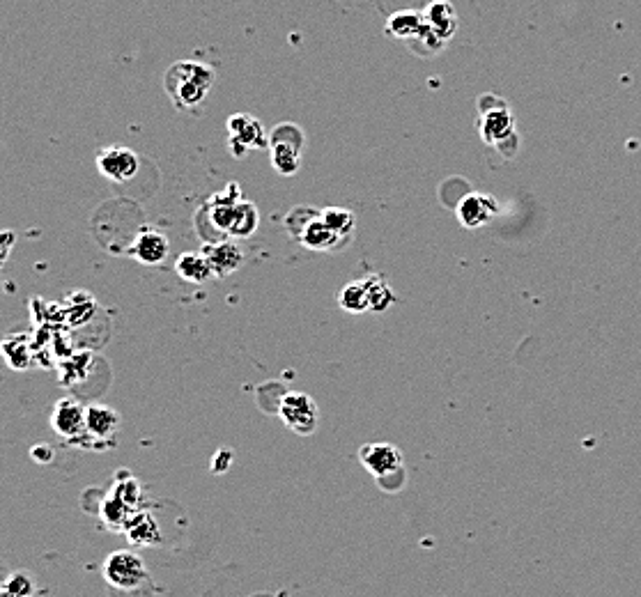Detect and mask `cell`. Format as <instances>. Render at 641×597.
<instances>
[{
  "mask_svg": "<svg viewBox=\"0 0 641 597\" xmlns=\"http://www.w3.org/2000/svg\"><path fill=\"white\" fill-rule=\"evenodd\" d=\"M168 239L161 235L157 230H143L141 235L134 239V244H131L129 253L134 255L138 262H143V265H159V262H164L168 258Z\"/></svg>",
  "mask_w": 641,
  "mask_h": 597,
  "instance_id": "9c48e42d",
  "label": "cell"
},
{
  "mask_svg": "<svg viewBox=\"0 0 641 597\" xmlns=\"http://www.w3.org/2000/svg\"><path fill=\"white\" fill-rule=\"evenodd\" d=\"M120 425V416L118 412H113L111 407L106 405H92L86 414V432H90L92 437L99 439H108L118 432Z\"/></svg>",
  "mask_w": 641,
  "mask_h": 597,
  "instance_id": "2e32d148",
  "label": "cell"
},
{
  "mask_svg": "<svg viewBox=\"0 0 641 597\" xmlns=\"http://www.w3.org/2000/svg\"><path fill=\"white\" fill-rule=\"evenodd\" d=\"M366 285V292H368V299H370V308L377 310V313H382V310L389 308L393 301V292L389 285L384 283L382 276H370L364 281Z\"/></svg>",
  "mask_w": 641,
  "mask_h": 597,
  "instance_id": "ffe728a7",
  "label": "cell"
},
{
  "mask_svg": "<svg viewBox=\"0 0 641 597\" xmlns=\"http://www.w3.org/2000/svg\"><path fill=\"white\" fill-rule=\"evenodd\" d=\"M104 579L113 588L131 591V588H138L148 579V568H145V561L136 552L118 549L104 561Z\"/></svg>",
  "mask_w": 641,
  "mask_h": 597,
  "instance_id": "277c9868",
  "label": "cell"
},
{
  "mask_svg": "<svg viewBox=\"0 0 641 597\" xmlns=\"http://www.w3.org/2000/svg\"><path fill=\"white\" fill-rule=\"evenodd\" d=\"M30 455H33L35 462H40V464H49L53 460V451L49 446H35L33 451H30Z\"/></svg>",
  "mask_w": 641,
  "mask_h": 597,
  "instance_id": "cb8c5ba5",
  "label": "cell"
},
{
  "mask_svg": "<svg viewBox=\"0 0 641 597\" xmlns=\"http://www.w3.org/2000/svg\"><path fill=\"white\" fill-rule=\"evenodd\" d=\"M214 85L212 67L203 62L182 60L166 72V90L177 108H196L205 102Z\"/></svg>",
  "mask_w": 641,
  "mask_h": 597,
  "instance_id": "6da1fadb",
  "label": "cell"
},
{
  "mask_svg": "<svg viewBox=\"0 0 641 597\" xmlns=\"http://www.w3.org/2000/svg\"><path fill=\"white\" fill-rule=\"evenodd\" d=\"M423 21H426V26L442 42L451 40L455 30H458V12H455V7L451 3H444V0H437V3H432L428 7Z\"/></svg>",
  "mask_w": 641,
  "mask_h": 597,
  "instance_id": "8fae6325",
  "label": "cell"
},
{
  "mask_svg": "<svg viewBox=\"0 0 641 597\" xmlns=\"http://www.w3.org/2000/svg\"><path fill=\"white\" fill-rule=\"evenodd\" d=\"M228 136L230 147H233L235 157H242L246 150H256L267 141L265 129L258 118L249 113H235L228 118Z\"/></svg>",
  "mask_w": 641,
  "mask_h": 597,
  "instance_id": "52a82bcc",
  "label": "cell"
},
{
  "mask_svg": "<svg viewBox=\"0 0 641 597\" xmlns=\"http://www.w3.org/2000/svg\"><path fill=\"white\" fill-rule=\"evenodd\" d=\"M299 143H290L281 131L272 138V164L281 175H295L299 170Z\"/></svg>",
  "mask_w": 641,
  "mask_h": 597,
  "instance_id": "5bb4252c",
  "label": "cell"
},
{
  "mask_svg": "<svg viewBox=\"0 0 641 597\" xmlns=\"http://www.w3.org/2000/svg\"><path fill=\"white\" fill-rule=\"evenodd\" d=\"M35 595V581L30 579L26 572H17L5 581L0 588V597H33Z\"/></svg>",
  "mask_w": 641,
  "mask_h": 597,
  "instance_id": "603a6c76",
  "label": "cell"
},
{
  "mask_svg": "<svg viewBox=\"0 0 641 597\" xmlns=\"http://www.w3.org/2000/svg\"><path fill=\"white\" fill-rule=\"evenodd\" d=\"M338 304H341L345 310H350V313H364V310L370 308L366 285L364 283L347 285V288H343V292L338 294Z\"/></svg>",
  "mask_w": 641,
  "mask_h": 597,
  "instance_id": "44dd1931",
  "label": "cell"
},
{
  "mask_svg": "<svg viewBox=\"0 0 641 597\" xmlns=\"http://www.w3.org/2000/svg\"><path fill=\"white\" fill-rule=\"evenodd\" d=\"M127 536L136 542V545H152L159 542V526L150 515H131L127 522Z\"/></svg>",
  "mask_w": 641,
  "mask_h": 597,
  "instance_id": "ac0fdd59",
  "label": "cell"
},
{
  "mask_svg": "<svg viewBox=\"0 0 641 597\" xmlns=\"http://www.w3.org/2000/svg\"><path fill=\"white\" fill-rule=\"evenodd\" d=\"M138 166H141L138 154L127 150V147H122V145L106 147V150L99 152V157H97L99 173H102L106 180H111V182L134 180V177L138 175Z\"/></svg>",
  "mask_w": 641,
  "mask_h": 597,
  "instance_id": "8992f818",
  "label": "cell"
},
{
  "mask_svg": "<svg viewBox=\"0 0 641 597\" xmlns=\"http://www.w3.org/2000/svg\"><path fill=\"white\" fill-rule=\"evenodd\" d=\"M14 244V235L12 232H3V235H0V265H3V262L7 260V253H10V248Z\"/></svg>",
  "mask_w": 641,
  "mask_h": 597,
  "instance_id": "d4e9b609",
  "label": "cell"
},
{
  "mask_svg": "<svg viewBox=\"0 0 641 597\" xmlns=\"http://www.w3.org/2000/svg\"><path fill=\"white\" fill-rule=\"evenodd\" d=\"M359 460L377 478L386 492H398L405 485L403 453L393 444H366L361 446Z\"/></svg>",
  "mask_w": 641,
  "mask_h": 597,
  "instance_id": "7a4b0ae2",
  "label": "cell"
},
{
  "mask_svg": "<svg viewBox=\"0 0 641 597\" xmlns=\"http://www.w3.org/2000/svg\"><path fill=\"white\" fill-rule=\"evenodd\" d=\"M513 134V115L508 108L501 104L497 108L485 111L481 120V136L488 143H501L506 136Z\"/></svg>",
  "mask_w": 641,
  "mask_h": 597,
  "instance_id": "4fadbf2b",
  "label": "cell"
},
{
  "mask_svg": "<svg viewBox=\"0 0 641 597\" xmlns=\"http://www.w3.org/2000/svg\"><path fill=\"white\" fill-rule=\"evenodd\" d=\"M322 219L341 239H347L354 232V216L347 209H324Z\"/></svg>",
  "mask_w": 641,
  "mask_h": 597,
  "instance_id": "7402d4cb",
  "label": "cell"
},
{
  "mask_svg": "<svg viewBox=\"0 0 641 597\" xmlns=\"http://www.w3.org/2000/svg\"><path fill=\"white\" fill-rule=\"evenodd\" d=\"M235 184H230V189L221 196L214 198L212 205V221L216 228H221L226 235L233 237H249L253 230L258 228V209L253 203L246 200L230 198Z\"/></svg>",
  "mask_w": 641,
  "mask_h": 597,
  "instance_id": "3957f363",
  "label": "cell"
},
{
  "mask_svg": "<svg viewBox=\"0 0 641 597\" xmlns=\"http://www.w3.org/2000/svg\"><path fill=\"white\" fill-rule=\"evenodd\" d=\"M423 28H426V21H423L421 14H416V12L393 14V17L389 19V26H386V30H389L391 35L400 37V40H403V37L421 35Z\"/></svg>",
  "mask_w": 641,
  "mask_h": 597,
  "instance_id": "d6986e66",
  "label": "cell"
},
{
  "mask_svg": "<svg viewBox=\"0 0 641 597\" xmlns=\"http://www.w3.org/2000/svg\"><path fill=\"white\" fill-rule=\"evenodd\" d=\"M86 414L88 409L79 405L76 400H58L51 416V428L53 432L60 434V437L76 439L79 434L86 432Z\"/></svg>",
  "mask_w": 641,
  "mask_h": 597,
  "instance_id": "ba28073f",
  "label": "cell"
},
{
  "mask_svg": "<svg viewBox=\"0 0 641 597\" xmlns=\"http://www.w3.org/2000/svg\"><path fill=\"white\" fill-rule=\"evenodd\" d=\"M207 262H210L212 274L214 276H228L233 271L239 269V265L244 262V253L242 248L233 242H221V244H212L203 248Z\"/></svg>",
  "mask_w": 641,
  "mask_h": 597,
  "instance_id": "30bf717a",
  "label": "cell"
},
{
  "mask_svg": "<svg viewBox=\"0 0 641 597\" xmlns=\"http://www.w3.org/2000/svg\"><path fill=\"white\" fill-rule=\"evenodd\" d=\"M494 212H497V203H494L490 196H481V193H471V196L462 200L458 207L462 226L467 228L483 226V223H488V219Z\"/></svg>",
  "mask_w": 641,
  "mask_h": 597,
  "instance_id": "7c38bea8",
  "label": "cell"
},
{
  "mask_svg": "<svg viewBox=\"0 0 641 597\" xmlns=\"http://www.w3.org/2000/svg\"><path fill=\"white\" fill-rule=\"evenodd\" d=\"M278 416L281 421L288 425L292 432L301 434V437H308L318 430V421H320V412L318 405L311 395L306 393H288L283 395L281 405H278Z\"/></svg>",
  "mask_w": 641,
  "mask_h": 597,
  "instance_id": "5b68a950",
  "label": "cell"
},
{
  "mask_svg": "<svg viewBox=\"0 0 641 597\" xmlns=\"http://www.w3.org/2000/svg\"><path fill=\"white\" fill-rule=\"evenodd\" d=\"M175 271L187 283H205L207 278L214 276L205 253H182L175 262Z\"/></svg>",
  "mask_w": 641,
  "mask_h": 597,
  "instance_id": "e0dca14e",
  "label": "cell"
},
{
  "mask_svg": "<svg viewBox=\"0 0 641 597\" xmlns=\"http://www.w3.org/2000/svg\"><path fill=\"white\" fill-rule=\"evenodd\" d=\"M299 239L308 248H313V251H329V248H336L338 239H341V237H338L336 232L331 230L327 223H324L322 214H315L313 219L306 223L304 230H301Z\"/></svg>",
  "mask_w": 641,
  "mask_h": 597,
  "instance_id": "9a60e30c",
  "label": "cell"
}]
</instances>
